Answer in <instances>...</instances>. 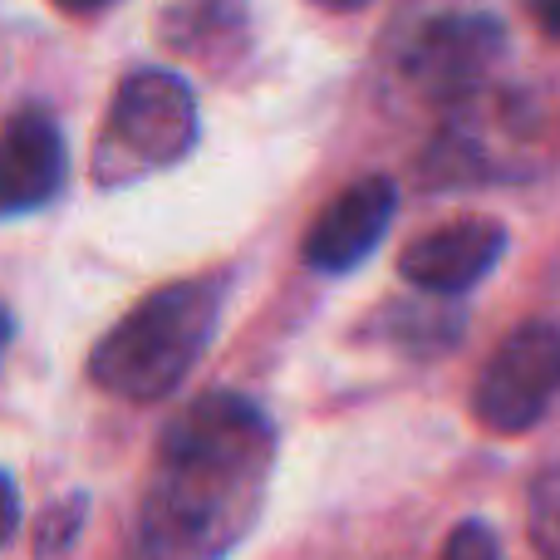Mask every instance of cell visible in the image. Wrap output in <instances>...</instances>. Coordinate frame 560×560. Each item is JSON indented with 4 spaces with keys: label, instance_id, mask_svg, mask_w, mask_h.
<instances>
[{
    "label": "cell",
    "instance_id": "6da1fadb",
    "mask_svg": "<svg viewBox=\"0 0 560 560\" xmlns=\"http://www.w3.org/2000/svg\"><path fill=\"white\" fill-rule=\"evenodd\" d=\"M276 428L252 398L202 394L158 438L133 522V560H226L252 536Z\"/></svg>",
    "mask_w": 560,
    "mask_h": 560
},
{
    "label": "cell",
    "instance_id": "7a4b0ae2",
    "mask_svg": "<svg viewBox=\"0 0 560 560\" xmlns=\"http://www.w3.org/2000/svg\"><path fill=\"white\" fill-rule=\"evenodd\" d=\"M222 315L217 280H177L138 300L89 354V378L128 404L167 398L207 354Z\"/></svg>",
    "mask_w": 560,
    "mask_h": 560
},
{
    "label": "cell",
    "instance_id": "3957f363",
    "mask_svg": "<svg viewBox=\"0 0 560 560\" xmlns=\"http://www.w3.org/2000/svg\"><path fill=\"white\" fill-rule=\"evenodd\" d=\"M197 143V98L187 79L173 69H138L118 84L108 108L104 148H98V177L128 183L138 173H158L187 158Z\"/></svg>",
    "mask_w": 560,
    "mask_h": 560
},
{
    "label": "cell",
    "instance_id": "277c9868",
    "mask_svg": "<svg viewBox=\"0 0 560 560\" xmlns=\"http://www.w3.org/2000/svg\"><path fill=\"white\" fill-rule=\"evenodd\" d=\"M560 394V329L536 319L497 345L472 388V413L487 433L516 438L546 418Z\"/></svg>",
    "mask_w": 560,
    "mask_h": 560
},
{
    "label": "cell",
    "instance_id": "5b68a950",
    "mask_svg": "<svg viewBox=\"0 0 560 560\" xmlns=\"http://www.w3.org/2000/svg\"><path fill=\"white\" fill-rule=\"evenodd\" d=\"M506 252V232L502 222H487V217H463V222H447L438 232L418 236L404 256H398V271L413 290L423 295H463L477 280L492 271Z\"/></svg>",
    "mask_w": 560,
    "mask_h": 560
},
{
    "label": "cell",
    "instance_id": "8992f818",
    "mask_svg": "<svg viewBox=\"0 0 560 560\" xmlns=\"http://www.w3.org/2000/svg\"><path fill=\"white\" fill-rule=\"evenodd\" d=\"M394 212H398V187L388 183V177H364V183L345 187V192L315 217V226H310L305 261L325 276L354 271V266L384 242Z\"/></svg>",
    "mask_w": 560,
    "mask_h": 560
},
{
    "label": "cell",
    "instance_id": "52a82bcc",
    "mask_svg": "<svg viewBox=\"0 0 560 560\" xmlns=\"http://www.w3.org/2000/svg\"><path fill=\"white\" fill-rule=\"evenodd\" d=\"M65 183V133L49 114H15L0 128V217L39 212Z\"/></svg>",
    "mask_w": 560,
    "mask_h": 560
},
{
    "label": "cell",
    "instance_id": "ba28073f",
    "mask_svg": "<svg viewBox=\"0 0 560 560\" xmlns=\"http://www.w3.org/2000/svg\"><path fill=\"white\" fill-rule=\"evenodd\" d=\"M502 55V30L482 15H447L418 30L408 74L428 94H463L487 74V65Z\"/></svg>",
    "mask_w": 560,
    "mask_h": 560
},
{
    "label": "cell",
    "instance_id": "9c48e42d",
    "mask_svg": "<svg viewBox=\"0 0 560 560\" xmlns=\"http://www.w3.org/2000/svg\"><path fill=\"white\" fill-rule=\"evenodd\" d=\"M84 512H89L84 497H65V502L45 506V512H39V522H35V556L39 560L65 556L69 546H74L79 526H84Z\"/></svg>",
    "mask_w": 560,
    "mask_h": 560
},
{
    "label": "cell",
    "instance_id": "30bf717a",
    "mask_svg": "<svg viewBox=\"0 0 560 560\" xmlns=\"http://www.w3.org/2000/svg\"><path fill=\"white\" fill-rule=\"evenodd\" d=\"M536 546L546 560H560V477L536 487Z\"/></svg>",
    "mask_w": 560,
    "mask_h": 560
},
{
    "label": "cell",
    "instance_id": "8fae6325",
    "mask_svg": "<svg viewBox=\"0 0 560 560\" xmlns=\"http://www.w3.org/2000/svg\"><path fill=\"white\" fill-rule=\"evenodd\" d=\"M443 560H502V546H497V536L487 522H463L453 536H447Z\"/></svg>",
    "mask_w": 560,
    "mask_h": 560
},
{
    "label": "cell",
    "instance_id": "7c38bea8",
    "mask_svg": "<svg viewBox=\"0 0 560 560\" xmlns=\"http://www.w3.org/2000/svg\"><path fill=\"white\" fill-rule=\"evenodd\" d=\"M15 526H20V492L10 482V472H0V546L15 536Z\"/></svg>",
    "mask_w": 560,
    "mask_h": 560
},
{
    "label": "cell",
    "instance_id": "4fadbf2b",
    "mask_svg": "<svg viewBox=\"0 0 560 560\" xmlns=\"http://www.w3.org/2000/svg\"><path fill=\"white\" fill-rule=\"evenodd\" d=\"M526 10H532V20L546 30V35L560 39V0H526Z\"/></svg>",
    "mask_w": 560,
    "mask_h": 560
},
{
    "label": "cell",
    "instance_id": "5bb4252c",
    "mask_svg": "<svg viewBox=\"0 0 560 560\" xmlns=\"http://www.w3.org/2000/svg\"><path fill=\"white\" fill-rule=\"evenodd\" d=\"M55 10H65V15H94V10L114 5V0H49Z\"/></svg>",
    "mask_w": 560,
    "mask_h": 560
},
{
    "label": "cell",
    "instance_id": "9a60e30c",
    "mask_svg": "<svg viewBox=\"0 0 560 560\" xmlns=\"http://www.w3.org/2000/svg\"><path fill=\"white\" fill-rule=\"evenodd\" d=\"M10 329H15V325H10L5 305H0V354H5V345H10Z\"/></svg>",
    "mask_w": 560,
    "mask_h": 560
}]
</instances>
